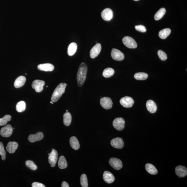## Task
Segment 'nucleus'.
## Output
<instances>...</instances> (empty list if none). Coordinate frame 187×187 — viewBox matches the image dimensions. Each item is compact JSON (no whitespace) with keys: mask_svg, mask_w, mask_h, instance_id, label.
<instances>
[{"mask_svg":"<svg viewBox=\"0 0 187 187\" xmlns=\"http://www.w3.org/2000/svg\"><path fill=\"white\" fill-rule=\"evenodd\" d=\"M88 68L87 64L83 62L80 64L77 74L78 85L81 87L83 85L86 79Z\"/></svg>","mask_w":187,"mask_h":187,"instance_id":"1","label":"nucleus"},{"mask_svg":"<svg viewBox=\"0 0 187 187\" xmlns=\"http://www.w3.org/2000/svg\"><path fill=\"white\" fill-rule=\"evenodd\" d=\"M67 84L65 83H61L55 89L53 93L51 100L53 103L56 102L60 99L64 93Z\"/></svg>","mask_w":187,"mask_h":187,"instance_id":"2","label":"nucleus"},{"mask_svg":"<svg viewBox=\"0 0 187 187\" xmlns=\"http://www.w3.org/2000/svg\"><path fill=\"white\" fill-rule=\"evenodd\" d=\"M123 42L126 47L130 49L137 48V44L136 41L132 38L126 36L123 38Z\"/></svg>","mask_w":187,"mask_h":187,"instance_id":"3","label":"nucleus"},{"mask_svg":"<svg viewBox=\"0 0 187 187\" xmlns=\"http://www.w3.org/2000/svg\"><path fill=\"white\" fill-rule=\"evenodd\" d=\"M125 122L123 118H116L113 122V125L115 129L118 131H122L125 127Z\"/></svg>","mask_w":187,"mask_h":187,"instance_id":"4","label":"nucleus"},{"mask_svg":"<svg viewBox=\"0 0 187 187\" xmlns=\"http://www.w3.org/2000/svg\"><path fill=\"white\" fill-rule=\"evenodd\" d=\"M121 106L125 108L132 107L134 104V101L133 98L129 96H125L121 99L120 101Z\"/></svg>","mask_w":187,"mask_h":187,"instance_id":"5","label":"nucleus"},{"mask_svg":"<svg viewBox=\"0 0 187 187\" xmlns=\"http://www.w3.org/2000/svg\"><path fill=\"white\" fill-rule=\"evenodd\" d=\"M110 165L116 170H119L123 167V163L120 159L115 158H110L109 161Z\"/></svg>","mask_w":187,"mask_h":187,"instance_id":"6","label":"nucleus"},{"mask_svg":"<svg viewBox=\"0 0 187 187\" xmlns=\"http://www.w3.org/2000/svg\"><path fill=\"white\" fill-rule=\"evenodd\" d=\"M111 56L114 60L118 61L123 60L125 58V55L121 51L117 49H112Z\"/></svg>","mask_w":187,"mask_h":187,"instance_id":"7","label":"nucleus"},{"mask_svg":"<svg viewBox=\"0 0 187 187\" xmlns=\"http://www.w3.org/2000/svg\"><path fill=\"white\" fill-rule=\"evenodd\" d=\"M58 159V153L56 150L52 149V152L49 156V162L51 167H54Z\"/></svg>","mask_w":187,"mask_h":187,"instance_id":"8","label":"nucleus"},{"mask_svg":"<svg viewBox=\"0 0 187 187\" xmlns=\"http://www.w3.org/2000/svg\"><path fill=\"white\" fill-rule=\"evenodd\" d=\"M13 132V129L11 126L10 125H8L2 128L0 131V134L2 137L7 138L11 136Z\"/></svg>","mask_w":187,"mask_h":187,"instance_id":"9","label":"nucleus"},{"mask_svg":"<svg viewBox=\"0 0 187 187\" xmlns=\"http://www.w3.org/2000/svg\"><path fill=\"white\" fill-rule=\"evenodd\" d=\"M111 99L109 97H104L100 100V104L103 108L106 110L111 108L113 106Z\"/></svg>","mask_w":187,"mask_h":187,"instance_id":"10","label":"nucleus"},{"mask_svg":"<svg viewBox=\"0 0 187 187\" xmlns=\"http://www.w3.org/2000/svg\"><path fill=\"white\" fill-rule=\"evenodd\" d=\"M45 82L40 80H35L32 83V87L36 92L39 93L43 91Z\"/></svg>","mask_w":187,"mask_h":187,"instance_id":"11","label":"nucleus"},{"mask_svg":"<svg viewBox=\"0 0 187 187\" xmlns=\"http://www.w3.org/2000/svg\"><path fill=\"white\" fill-rule=\"evenodd\" d=\"M113 11L111 9H105L101 13V16L103 20L106 21H110L113 18Z\"/></svg>","mask_w":187,"mask_h":187,"instance_id":"12","label":"nucleus"},{"mask_svg":"<svg viewBox=\"0 0 187 187\" xmlns=\"http://www.w3.org/2000/svg\"><path fill=\"white\" fill-rule=\"evenodd\" d=\"M102 49L100 43H97L93 48L91 49L90 52V56L91 58L94 59L98 56L100 54Z\"/></svg>","mask_w":187,"mask_h":187,"instance_id":"13","label":"nucleus"},{"mask_svg":"<svg viewBox=\"0 0 187 187\" xmlns=\"http://www.w3.org/2000/svg\"><path fill=\"white\" fill-rule=\"evenodd\" d=\"M110 144L114 148L116 149H122L123 147L124 143L123 139L119 137L113 139Z\"/></svg>","mask_w":187,"mask_h":187,"instance_id":"14","label":"nucleus"},{"mask_svg":"<svg viewBox=\"0 0 187 187\" xmlns=\"http://www.w3.org/2000/svg\"><path fill=\"white\" fill-rule=\"evenodd\" d=\"M175 173L180 177H184L187 175L186 168L182 166H178L175 168Z\"/></svg>","mask_w":187,"mask_h":187,"instance_id":"15","label":"nucleus"},{"mask_svg":"<svg viewBox=\"0 0 187 187\" xmlns=\"http://www.w3.org/2000/svg\"><path fill=\"white\" fill-rule=\"evenodd\" d=\"M146 106L147 109L151 113H155L157 111V106L153 101L149 100L147 101Z\"/></svg>","mask_w":187,"mask_h":187,"instance_id":"16","label":"nucleus"},{"mask_svg":"<svg viewBox=\"0 0 187 187\" xmlns=\"http://www.w3.org/2000/svg\"><path fill=\"white\" fill-rule=\"evenodd\" d=\"M103 178L105 182L108 184L111 183L115 180V177L113 175L108 171H104L103 175Z\"/></svg>","mask_w":187,"mask_h":187,"instance_id":"17","label":"nucleus"},{"mask_svg":"<svg viewBox=\"0 0 187 187\" xmlns=\"http://www.w3.org/2000/svg\"><path fill=\"white\" fill-rule=\"evenodd\" d=\"M44 137L43 133L39 132L35 135H30L28 137V140L30 142H34L42 139Z\"/></svg>","mask_w":187,"mask_h":187,"instance_id":"18","label":"nucleus"},{"mask_svg":"<svg viewBox=\"0 0 187 187\" xmlns=\"http://www.w3.org/2000/svg\"><path fill=\"white\" fill-rule=\"evenodd\" d=\"M38 68L40 70L45 72L52 71L54 69V66L50 64L47 63L39 65Z\"/></svg>","mask_w":187,"mask_h":187,"instance_id":"19","label":"nucleus"},{"mask_svg":"<svg viewBox=\"0 0 187 187\" xmlns=\"http://www.w3.org/2000/svg\"><path fill=\"white\" fill-rule=\"evenodd\" d=\"M18 146V143L15 142H9L7 144L6 149L7 151L10 154L14 153Z\"/></svg>","mask_w":187,"mask_h":187,"instance_id":"20","label":"nucleus"},{"mask_svg":"<svg viewBox=\"0 0 187 187\" xmlns=\"http://www.w3.org/2000/svg\"><path fill=\"white\" fill-rule=\"evenodd\" d=\"M26 81V79L24 76H19L15 80L14 82V86L16 88H19L24 85Z\"/></svg>","mask_w":187,"mask_h":187,"instance_id":"21","label":"nucleus"},{"mask_svg":"<svg viewBox=\"0 0 187 187\" xmlns=\"http://www.w3.org/2000/svg\"><path fill=\"white\" fill-rule=\"evenodd\" d=\"M70 144L72 148L77 150L80 148L79 143L78 139L76 137L73 136L71 137L70 139Z\"/></svg>","mask_w":187,"mask_h":187,"instance_id":"22","label":"nucleus"},{"mask_svg":"<svg viewBox=\"0 0 187 187\" xmlns=\"http://www.w3.org/2000/svg\"><path fill=\"white\" fill-rule=\"evenodd\" d=\"M77 45L75 42L70 43L68 47V54L69 56H72L77 51Z\"/></svg>","mask_w":187,"mask_h":187,"instance_id":"23","label":"nucleus"},{"mask_svg":"<svg viewBox=\"0 0 187 187\" xmlns=\"http://www.w3.org/2000/svg\"><path fill=\"white\" fill-rule=\"evenodd\" d=\"M171 30L170 28H166L160 31L159 33V36L160 38L162 39H166L171 34Z\"/></svg>","mask_w":187,"mask_h":187,"instance_id":"24","label":"nucleus"},{"mask_svg":"<svg viewBox=\"0 0 187 187\" xmlns=\"http://www.w3.org/2000/svg\"><path fill=\"white\" fill-rule=\"evenodd\" d=\"M146 170L150 174L156 175L158 173V171L153 165L150 164H147L145 166Z\"/></svg>","mask_w":187,"mask_h":187,"instance_id":"25","label":"nucleus"},{"mask_svg":"<svg viewBox=\"0 0 187 187\" xmlns=\"http://www.w3.org/2000/svg\"><path fill=\"white\" fill-rule=\"evenodd\" d=\"M58 166L61 169H66L68 164L66 160L63 156H61L58 161Z\"/></svg>","mask_w":187,"mask_h":187,"instance_id":"26","label":"nucleus"},{"mask_svg":"<svg viewBox=\"0 0 187 187\" xmlns=\"http://www.w3.org/2000/svg\"><path fill=\"white\" fill-rule=\"evenodd\" d=\"M64 123L67 126H69L71 124L72 121V116L69 112H67L64 115Z\"/></svg>","mask_w":187,"mask_h":187,"instance_id":"27","label":"nucleus"},{"mask_svg":"<svg viewBox=\"0 0 187 187\" xmlns=\"http://www.w3.org/2000/svg\"><path fill=\"white\" fill-rule=\"evenodd\" d=\"M114 74V70L111 68H108L105 69L103 72V75L104 77L108 78L111 77Z\"/></svg>","mask_w":187,"mask_h":187,"instance_id":"28","label":"nucleus"},{"mask_svg":"<svg viewBox=\"0 0 187 187\" xmlns=\"http://www.w3.org/2000/svg\"><path fill=\"white\" fill-rule=\"evenodd\" d=\"M166 11V9L164 8L160 9L154 15V20L158 21L161 19L165 14Z\"/></svg>","mask_w":187,"mask_h":187,"instance_id":"29","label":"nucleus"},{"mask_svg":"<svg viewBox=\"0 0 187 187\" xmlns=\"http://www.w3.org/2000/svg\"><path fill=\"white\" fill-rule=\"evenodd\" d=\"M26 107L25 103L23 101H21L17 103L16 106V110L18 112H22L25 110Z\"/></svg>","mask_w":187,"mask_h":187,"instance_id":"30","label":"nucleus"},{"mask_svg":"<svg viewBox=\"0 0 187 187\" xmlns=\"http://www.w3.org/2000/svg\"><path fill=\"white\" fill-rule=\"evenodd\" d=\"M148 75L145 72H138L135 74V79L138 80H145L147 79Z\"/></svg>","mask_w":187,"mask_h":187,"instance_id":"31","label":"nucleus"},{"mask_svg":"<svg viewBox=\"0 0 187 187\" xmlns=\"http://www.w3.org/2000/svg\"><path fill=\"white\" fill-rule=\"evenodd\" d=\"M11 119V116L9 115H5L2 118H0V126L4 125L10 121Z\"/></svg>","mask_w":187,"mask_h":187,"instance_id":"32","label":"nucleus"},{"mask_svg":"<svg viewBox=\"0 0 187 187\" xmlns=\"http://www.w3.org/2000/svg\"><path fill=\"white\" fill-rule=\"evenodd\" d=\"M81 186L83 187H87L88 186V180L86 175L83 174L81 175Z\"/></svg>","mask_w":187,"mask_h":187,"instance_id":"33","label":"nucleus"},{"mask_svg":"<svg viewBox=\"0 0 187 187\" xmlns=\"http://www.w3.org/2000/svg\"><path fill=\"white\" fill-rule=\"evenodd\" d=\"M0 155L1 156L2 159L5 161L6 156V152L4 148L3 143L1 142H0Z\"/></svg>","mask_w":187,"mask_h":187,"instance_id":"34","label":"nucleus"},{"mask_svg":"<svg viewBox=\"0 0 187 187\" xmlns=\"http://www.w3.org/2000/svg\"><path fill=\"white\" fill-rule=\"evenodd\" d=\"M25 164L27 166L32 170H36L37 169V166L35 164L33 161H27L26 162Z\"/></svg>","mask_w":187,"mask_h":187,"instance_id":"35","label":"nucleus"},{"mask_svg":"<svg viewBox=\"0 0 187 187\" xmlns=\"http://www.w3.org/2000/svg\"><path fill=\"white\" fill-rule=\"evenodd\" d=\"M158 55L160 59L162 61H165L167 58V55L166 53L162 50H159L158 51Z\"/></svg>","mask_w":187,"mask_h":187,"instance_id":"36","label":"nucleus"},{"mask_svg":"<svg viewBox=\"0 0 187 187\" xmlns=\"http://www.w3.org/2000/svg\"><path fill=\"white\" fill-rule=\"evenodd\" d=\"M135 29L138 31L142 32H145L147 31L146 28L144 25H136L135 27Z\"/></svg>","mask_w":187,"mask_h":187,"instance_id":"37","label":"nucleus"},{"mask_svg":"<svg viewBox=\"0 0 187 187\" xmlns=\"http://www.w3.org/2000/svg\"><path fill=\"white\" fill-rule=\"evenodd\" d=\"M32 187H45L44 185L41 183L38 182H34L32 183Z\"/></svg>","mask_w":187,"mask_h":187,"instance_id":"38","label":"nucleus"},{"mask_svg":"<svg viewBox=\"0 0 187 187\" xmlns=\"http://www.w3.org/2000/svg\"><path fill=\"white\" fill-rule=\"evenodd\" d=\"M62 187H69V186L67 182H65V181H64V182L62 183Z\"/></svg>","mask_w":187,"mask_h":187,"instance_id":"39","label":"nucleus"},{"mask_svg":"<svg viewBox=\"0 0 187 187\" xmlns=\"http://www.w3.org/2000/svg\"><path fill=\"white\" fill-rule=\"evenodd\" d=\"M50 103H51L52 104H53V102H52V101H51Z\"/></svg>","mask_w":187,"mask_h":187,"instance_id":"40","label":"nucleus"},{"mask_svg":"<svg viewBox=\"0 0 187 187\" xmlns=\"http://www.w3.org/2000/svg\"><path fill=\"white\" fill-rule=\"evenodd\" d=\"M133 1H139V0H133Z\"/></svg>","mask_w":187,"mask_h":187,"instance_id":"41","label":"nucleus"},{"mask_svg":"<svg viewBox=\"0 0 187 187\" xmlns=\"http://www.w3.org/2000/svg\"><path fill=\"white\" fill-rule=\"evenodd\" d=\"M66 112H68V110H66Z\"/></svg>","mask_w":187,"mask_h":187,"instance_id":"42","label":"nucleus"},{"mask_svg":"<svg viewBox=\"0 0 187 187\" xmlns=\"http://www.w3.org/2000/svg\"><path fill=\"white\" fill-rule=\"evenodd\" d=\"M50 154V153H49V154H48V155L49 156Z\"/></svg>","mask_w":187,"mask_h":187,"instance_id":"43","label":"nucleus"}]
</instances>
